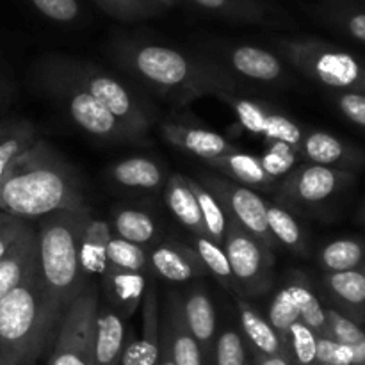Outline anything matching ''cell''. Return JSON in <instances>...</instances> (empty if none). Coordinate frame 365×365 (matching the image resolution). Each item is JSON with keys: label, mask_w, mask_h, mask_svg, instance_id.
<instances>
[{"label": "cell", "mask_w": 365, "mask_h": 365, "mask_svg": "<svg viewBox=\"0 0 365 365\" xmlns=\"http://www.w3.org/2000/svg\"><path fill=\"white\" fill-rule=\"evenodd\" d=\"M86 207L84 185L75 168L45 139L11 163L0 178V212L41 220L57 210Z\"/></svg>", "instance_id": "cell-1"}, {"label": "cell", "mask_w": 365, "mask_h": 365, "mask_svg": "<svg viewBox=\"0 0 365 365\" xmlns=\"http://www.w3.org/2000/svg\"><path fill=\"white\" fill-rule=\"evenodd\" d=\"M127 71L159 95L177 103L220 93H239V82L220 63L187 56L160 45H123L118 52Z\"/></svg>", "instance_id": "cell-2"}, {"label": "cell", "mask_w": 365, "mask_h": 365, "mask_svg": "<svg viewBox=\"0 0 365 365\" xmlns=\"http://www.w3.org/2000/svg\"><path fill=\"white\" fill-rule=\"evenodd\" d=\"M66 310L45 287L39 266L0 302V341L20 365H32L52 349Z\"/></svg>", "instance_id": "cell-3"}, {"label": "cell", "mask_w": 365, "mask_h": 365, "mask_svg": "<svg viewBox=\"0 0 365 365\" xmlns=\"http://www.w3.org/2000/svg\"><path fill=\"white\" fill-rule=\"evenodd\" d=\"M91 217L88 207L57 210L38 220L34 227L39 274L45 287L64 310L89 284L81 266V246Z\"/></svg>", "instance_id": "cell-4"}, {"label": "cell", "mask_w": 365, "mask_h": 365, "mask_svg": "<svg viewBox=\"0 0 365 365\" xmlns=\"http://www.w3.org/2000/svg\"><path fill=\"white\" fill-rule=\"evenodd\" d=\"M282 61L305 77L337 89L365 93V61L319 39H278Z\"/></svg>", "instance_id": "cell-5"}, {"label": "cell", "mask_w": 365, "mask_h": 365, "mask_svg": "<svg viewBox=\"0 0 365 365\" xmlns=\"http://www.w3.org/2000/svg\"><path fill=\"white\" fill-rule=\"evenodd\" d=\"M59 73L70 78L71 82L84 89L86 93L98 100L121 125L145 138L153 123V118L141 100L127 88L121 81L113 75L106 73L93 64L82 63L75 59H64V57H53L48 61Z\"/></svg>", "instance_id": "cell-6"}, {"label": "cell", "mask_w": 365, "mask_h": 365, "mask_svg": "<svg viewBox=\"0 0 365 365\" xmlns=\"http://www.w3.org/2000/svg\"><path fill=\"white\" fill-rule=\"evenodd\" d=\"M41 82L53 100L66 110L75 125L93 138L110 143H138V134L121 125L98 100L64 77L46 61L41 68Z\"/></svg>", "instance_id": "cell-7"}, {"label": "cell", "mask_w": 365, "mask_h": 365, "mask_svg": "<svg viewBox=\"0 0 365 365\" xmlns=\"http://www.w3.org/2000/svg\"><path fill=\"white\" fill-rule=\"evenodd\" d=\"M98 305V289L89 282L64 312L46 365H95L93 344Z\"/></svg>", "instance_id": "cell-8"}, {"label": "cell", "mask_w": 365, "mask_h": 365, "mask_svg": "<svg viewBox=\"0 0 365 365\" xmlns=\"http://www.w3.org/2000/svg\"><path fill=\"white\" fill-rule=\"evenodd\" d=\"M223 248L241 298L248 299L266 294L273 284L274 257L269 250L264 248L253 235L230 217H227Z\"/></svg>", "instance_id": "cell-9"}, {"label": "cell", "mask_w": 365, "mask_h": 365, "mask_svg": "<svg viewBox=\"0 0 365 365\" xmlns=\"http://www.w3.org/2000/svg\"><path fill=\"white\" fill-rule=\"evenodd\" d=\"M198 182L216 196L227 217L241 225L266 250L273 252L277 248V241L273 239L269 227H267L266 200L259 192L241 184H235L228 178L220 177V175L207 173V171L200 175Z\"/></svg>", "instance_id": "cell-10"}, {"label": "cell", "mask_w": 365, "mask_h": 365, "mask_svg": "<svg viewBox=\"0 0 365 365\" xmlns=\"http://www.w3.org/2000/svg\"><path fill=\"white\" fill-rule=\"evenodd\" d=\"M216 98L230 107L237 123L246 132L259 135L266 143H289L299 150L303 134H305L303 128L271 103L248 98L241 93H220Z\"/></svg>", "instance_id": "cell-11"}, {"label": "cell", "mask_w": 365, "mask_h": 365, "mask_svg": "<svg viewBox=\"0 0 365 365\" xmlns=\"http://www.w3.org/2000/svg\"><path fill=\"white\" fill-rule=\"evenodd\" d=\"M349 180L351 177L346 171L305 163L298 164L284 180L278 182L277 191L284 202L317 205L327 202Z\"/></svg>", "instance_id": "cell-12"}, {"label": "cell", "mask_w": 365, "mask_h": 365, "mask_svg": "<svg viewBox=\"0 0 365 365\" xmlns=\"http://www.w3.org/2000/svg\"><path fill=\"white\" fill-rule=\"evenodd\" d=\"M220 63L235 78L241 77L259 84H280L287 78L285 63L269 50L252 45H237L223 50Z\"/></svg>", "instance_id": "cell-13"}, {"label": "cell", "mask_w": 365, "mask_h": 365, "mask_svg": "<svg viewBox=\"0 0 365 365\" xmlns=\"http://www.w3.org/2000/svg\"><path fill=\"white\" fill-rule=\"evenodd\" d=\"M150 273L171 284H187L207 277V269L195 248L175 239H163L148 250Z\"/></svg>", "instance_id": "cell-14"}, {"label": "cell", "mask_w": 365, "mask_h": 365, "mask_svg": "<svg viewBox=\"0 0 365 365\" xmlns=\"http://www.w3.org/2000/svg\"><path fill=\"white\" fill-rule=\"evenodd\" d=\"M160 134H163L164 141L170 143L171 146L192 157H198L203 163L235 150L228 143V139L220 135L217 132L202 127V125L189 123V121L182 120V118L180 120L164 121L160 125Z\"/></svg>", "instance_id": "cell-15"}, {"label": "cell", "mask_w": 365, "mask_h": 365, "mask_svg": "<svg viewBox=\"0 0 365 365\" xmlns=\"http://www.w3.org/2000/svg\"><path fill=\"white\" fill-rule=\"evenodd\" d=\"M160 334L170 344L175 365H203V355L198 342L189 331L182 307V294L171 291L166 305L160 309Z\"/></svg>", "instance_id": "cell-16"}, {"label": "cell", "mask_w": 365, "mask_h": 365, "mask_svg": "<svg viewBox=\"0 0 365 365\" xmlns=\"http://www.w3.org/2000/svg\"><path fill=\"white\" fill-rule=\"evenodd\" d=\"M141 337L125 344L120 365H157L160 353V307L153 285H146L141 303Z\"/></svg>", "instance_id": "cell-17"}, {"label": "cell", "mask_w": 365, "mask_h": 365, "mask_svg": "<svg viewBox=\"0 0 365 365\" xmlns=\"http://www.w3.org/2000/svg\"><path fill=\"white\" fill-rule=\"evenodd\" d=\"M182 307H184L185 324L195 341L198 342L203 360H209L210 356H214V344L217 337L216 309L212 298L203 285H192L182 296Z\"/></svg>", "instance_id": "cell-18"}, {"label": "cell", "mask_w": 365, "mask_h": 365, "mask_svg": "<svg viewBox=\"0 0 365 365\" xmlns=\"http://www.w3.org/2000/svg\"><path fill=\"white\" fill-rule=\"evenodd\" d=\"M38 239L31 223L0 259V302L38 269Z\"/></svg>", "instance_id": "cell-19"}, {"label": "cell", "mask_w": 365, "mask_h": 365, "mask_svg": "<svg viewBox=\"0 0 365 365\" xmlns=\"http://www.w3.org/2000/svg\"><path fill=\"white\" fill-rule=\"evenodd\" d=\"M146 285V274L135 271L107 266L102 273V291L107 305L116 310L123 319L130 317L141 307Z\"/></svg>", "instance_id": "cell-20"}, {"label": "cell", "mask_w": 365, "mask_h": 365, "mask_svg": "<svg viewBox=\"0 0 365 365\" xmlns=\"http://www.w3.org/2000/svg\"><path fill=\"white\" fill-rule=\"evenodd\" d=\"M207 166L210 170H216L225 175V178L241 184L250 189H262V191H274L277 189V182L264 171L262 164H260L259 157L250 155V153L239 152V150H232L230 153L216 157L212 160H207Z\"/></svg>", "instance_id": "cell-21"}, {"label": "cell", "mask_w": 365, "mask_h": 365, "mask_svg": "<svg viewBox=\"0 0 365 365\" xmlns=\"http://www.w3.org/2000/svg\"><path fill=\"white\" fill-rule=\"evenodd\" d=\"M127 341L125 319L109 305H98L95 321V365H120Z\"/></svg>", "instance_id": "cell-22"}, {"label": "cell", "mask_w": 365, "mask_h": 365, "mask_svg": "<svg viewBox=\"0 0 365 365\" xmlns=\"http://www.w3.org/2000/svg\"><path fill=\"white\" fill-rule=\"evenodd\" d=\"M235 305H237L239 310V321H241L242 334L248 339L253 351L269 356H287L289 359L284 339L274 331L269 321L248 299L235 298Z\"/></svg>", "instance_id": "cell-23"}, {"label": "cell", "mask_w": 365, "mask_h": 365, "mask_svg": "<svg viewBox=\"0 0 365 365\" xmlns=\"http://www.w3.org/2000/svg\"><path fill=\"white\" fill-rule=\"evenodd\" d=\"M164 203L170 209L171 216L192 235H205L207 230L203 225L202 212H200L198 202L192 195L191 187L187 185L185 175H171L164 184Z\"/></svg>", "instance_id": "cell-24"}, {"label": "cell", "mask_w": 365, "mask_h": 365, "mask_svg": "<svg viewBox=\"0 0 365 365\" xmlns=\"http://www.w3.org/2000/svg\"><path fill=\"white\" fill-rule=\"evenodd\" d=\"M110 230L114 237L143 246L146 250L163 241V228L155 217L145 210L132 209V207H121L114 212Z\"/></svg>", "instance_id": "cell-25"}, {"label": "cell", "mask_w": 365, "mask_h": 365, "mask_svg": "<svg viewBox=\"0 0 365 365\" xmlns=\"http://www.w3.org/2000/svg\"><path fill=\"white\" fill-rule=\"evenodd\" d=\"M109 175L120 187L134 191H157L164 185V171L159 163L146 157H128L109 168Z\"/></svg>", "instance_id": "cell-26"}, {"label": "cell", "mask_w": 365, "mask_h": 365, "mask_svg": "<svg viewBox=\"0 0 365 365\" xmlns=\"http://www.w3.org/2000/svg\"><path fill=\"white\" fill-rule=\"evenodd\" d=\"M113 239L110 225L103 220L91 217L84 230L81 246V266L86 278L102 277L107 267V250Z\"/></svg>", "instance_id": "cell-27"}, {"label": "cell", "mask_w": 365, "mask_h": 365, "mask_svg": "<svg viewBox=\"0 0 365 365\" xmlns=\"http://www.w3.org/2000/svg\"><path fill=\"white\" fill-rule=\"evenodd\" d=\"M299 157L309 164L328 168L353 160L351 150L341 139L321 130H312L303 134L302 145H299Z\"/></svg>", "instance_id": "cell-28"}, {"label": "cell", "mask_w": 365, "mask_h": 365, "mask_svg": "<svg viewBox=\"0 0 365 365\" xmlns=\"http://www.w3.org/2000/svg\"><path fill=\"white\" fill-rule=\"evenodd\" d=\"M39 139L38 128L32 121L21 118L0 121V178L14 159L31 148Z\"/></svg>", "instance_id": "cell-29"}, {"label": "cell", "mask_w": 365, "mask_h": 365, "mask_svg": "<svg viewBox=\"0 0 365 365\" xmlns=\"http://www.w3.org/2000/svg\"><path fill=\"white\" fill-rule=\"evenodd\" d=\"M266 207L267 227H269V232L274 241H277V245L291 250L296 255H305L307 241L296 217L285 207L278 205V203L266 202Z\"/></svg>", "instance_id": "cell-30"}, {"label": "cell", "mask_w": 365, "mask_h": 365, "mask_svg": "<svg viewBox=\"0 0 365 365\" xmlns=\"http://www.w3.org/2000/svg\"><path fill=\"white\" fill-rule=\"evenodd\" d=\"M192 237H195V252L202 259L207 273L212 274L220 282L221 287H225V291L232 292L235 298H241L237 282H235L234 273H232L230 262H228L223 246L214 242L210 237H205V235H192Z\"/></svg>", "instance_id": "cell-31"}, {"label": "cell", "mask_w": 365, "mask_h": 365, "mask_svg": "<svg viewBox=\"0 0 365 365\" xmlns=\"http://www.w3.org/2000/svg\"><path fill=\"white\" fill-rule=\"evenodd\" d=\"M291 294L292 302H294L296 310H298L299 321L310 328L317 337H327L328 334V321H327V309H323L319 298L316 292L305 284H294L285 285Z\"/></svg>", "instance_id": "cell-32"}, {"label": "cell", "mask_w": 365, "mask_h": 365, "mask_svg": "<svg viewBox=\"0 0 365 365\" xmlns=\"http://www.w3.org/2000/svg\"><path fill=\"white\" fill-rule=\"evenodd\" d=\"M185 180H187V185L191 187L192 195H195L196 202H198L203 225H205L207 230V237H210L214 242L223 246L225 232H227V214H225L223 207L220 205L216 196L209 189L203 187L198 180L189 177H185Z\"/></svg>", "instance_id": "cell-33"}, {"label": "cell", "mask_w": 365, "mask_h": 365, "mask_svg": "<svg viewBox=\"0 0 365 365\" xmlns=\"http://www.w3.org/2000/svg\"><path fill=\"white\" fill-rule=\"evenodd\" d=\"M324 285L346 309L359 310L365 307V277L362 271L351 269L342 273H327Z\"/></svg>", "instance_id": "cell-34"}, {"label": "cell", "mask_w": 365, "mask_h": 365, "mask_svg": "<svg viewBox=\"0 0 365 365\" xmlns=\"http://www.w3.org/2000/svg\"><path fill=\"white\" fill-rule=\"evenodd\" d=\"M362 259L364 246L355 239H339L324 246L319 253V262L327 273L356 269Z\"/></svg>", "instance_id": "cell-35"}, {"label": "cell", "mask_w": 365, "mask_h": 365, "mask_svg": "<svg viewBox=\"0 0 365 365\" xmlns=\"http://www.w3.org/2000/svg\"><path fill=\"white\" fill-rule=\"evenodd\" d=\"M202 9L228 18V20L269 24V14L253 0H192Z\"/></svg>", "instance_id": "cell-36"}, {"label": "cell", "mask_w": 365, "mask_h": 365, "mask_svg": "<svg viewBox=\"0 0 365 365\" xmlns=\"http://www.w3.org/2000/svg\"><path fill=\"white\" fill-rule=\"evenodd\" d=\"M259 160L262 164L264 171L278 184L298 166L302 157H299V150L289 145V143L274 141L267 143L262 155H259Z\"/></svg>", "instance_id": "cell-37"}, {"label": "cell", "mask_w": 365, "mask_h": 365, "mask_svg": "<svg viewBox=\"0 0 365 365\" xmlns=\"http://www.w3.org/2000/svg\"><path fill=\"white\" fill-rule=\"evenodd\" d=\"M107 266L148 274V250L143 248V246L132 245V242L123 241V239H118L113 235V239H110L109 242V250H107Z\"/></svg>", "instance_id": "cell-38"}, {"label": "cell", "mask_w": 365, "mask_h": 365, "mask_svg": "<svg viewBox=\"0 0 365 365\" xmlns=\"http://www.w3.org/2000/svg\"><path fill=\"white\" fill-rule=\"evenodd\" d=\"M289 359L296 365H317V335L302 321L291 324L285 335Z\"/></svg>", "instance_id": "cell-39"}, {"label": "cell", "mask_w": 365, "mask_h": 365, "mask_svg": "<svg viewBox=\"0 0 365 365\" xmlns=\"http://www.w3.org/2000/svg\"><path fill=\"white\" fill-rule=\"evenodd\" d=\"M214 360L216 365H246V344L242 335L234 328H225L217 334L214 344Z\"/></svg>", "instance_id": "cell-40"}, {"label": "cell", "mask_w": 365, "mask_h": 365, "mask_svg": "<svg viewBox=\"0 0 365 365\" xmlns=\"http://www.w3.org/2000/svg\"><path fill=\"white\" fill-rule=\"evenodd\" d=\"M327 321H328V339H334L335 342L349 346L351 349L359 348L365 344V331L351 317L344 316L339 310L328 309L327 310Z\"/></svg>", "instance_id": "cell-41"}, {"label": "cell", "mask_w": 365, "mask_h": 365, "mask_svg": "<svg viewBox=\"0 0 365 365\" xmlns=\"http://www.w3.org/2000/svg\"><path fill=\"white\" fill-rule=\"evenodd\" d=\"M267 321H269V324L274 328V331H277L285 342V335H287L291 324L299 321L298 310H296V305L294 302H292L291 294H289L287 287L280 289V291L274 294L273 302H271L269 305V310H267ZM285 348H287V346H285Z\"/></svg>", "instance_id": "cell-42"}, {"label": "cell", "mask_w": 365, "mask_h": 365, "mask_svg": "<svg viewBox=\"0 0 365 365\" xmlns=\"http://www.w3.org/2000/svg\"><path fill=\"white\" fill-rule=\"evenodd\" d=\"M96 2L109 14L127 21L152 16L157 11L148 0H96Z\"/></svg>", "instance_id": "cell-43"}, {"label": "cell", "mask_w": 365, "mask_h": 365, "mask_svg": "<svg viewBox=\"0 0 365 365\" xmlns=\"http://www.w3.org/2000/svg\"><path fill=\"white\" fill-rule=\"evenodd\" d=\"M31 2L43 16L59 24H70L81 13L77 0H31Z\"/></svg>", "instance_id": "cell-44"}, {"label": "cell", "mask_w": 365, "mask_h": 365, "mask_svg": "<svg viewBox=\"0 0 365 365\" xmlns=\"http://www.w3.org/2000/svg\"><path fill=\"white\" fill-rule=\"evenodd\" d=\"M317 364L355 365V356L349 346L335 342L334 339L317 337Z\"/></svg>", "instance_id": "cell-45"}, {"label": "cell", "mask_w": 365, "mask_h": 365, "mask_svg": "<svg viewBox=\"0 0 365 365\" xmlns=\"http://www.w3.org/2000/svg\"><path fill=\"white\" fill-rule=\"evenodd\" d=\"M335 106L342 113V116L348 118L359 127L365 128V93L355 91H341L335 95Z\"/></svg>", "instance_id": "cell-46"}, {"label": "cell", "mask_w": 365, "mask_h": 365, "mask_svg": "<svg viewBox=\"0 0 365 365\" xmlns=\"http://www.w3.org/2000/svg\"><path fill=\"white\" fill-rule=\"evenodd\" d=\"M27 225L29 221L18 220V217L9 216V214L0 212V259L16 242V239L20 237Z\"/></svg>", "instance_id": "cell-47"}, {"label": "cell", "mask_w": 365, "mask_h": 365, "mask_svg": "<svg viewBox=\"0 0 365 365\" xmlns=\"http://www.w3.org/2000/svg\"><path fill=\"white\" fill-rule=\"evenodd\" d=\"M339 24L346 32L356 41L365 43V11H353V13H342L337 16Z\"/></svg>", "instance_id": "cell-48"}, {"label": "cell", "mask_w": 365, "mask_h": 365, "mask_svg": "<svg viewBox=\"0 0 365 365\" xmlns=\"http://www.w3.org/2000/svg\"><path fill=\"white\" fill-rule=\"evenodd\" d=\"M253 365H292L287 356H269L253 351Z\"/></svg>", "instance_id": "cell-49"}, {"label": "cell", "mask_w": 365, "mask_h": 365, "mask_svg": "<svg viewBox=\"0 0 365 365\" xmlns=\"http://www.w3.org/2000/svg\"><path fill=\"white\" fill-rule=\"evenodd\" d=\"M157 365H175L173 356H171V349L170 344H168L166 337L160 334V353H159V362Z\"/></svg>", "instance_id": "cell-50"}, {"label": "cell", "mask_w": 365, "mask_h": 365, "mask_svg": "<svg viewBox=\"0 0 365 365\" xmlns=\"http://www.w3.org/2000/svg\"><path fill=\"white\" fill-rule=\"evenodd\" d=\"M0 365H20L14 353L2 341H0Z\"/></svg>", "instance_id": "cell-51"}, {"label": "cell", "mask_w": 365, "mask_h": 365, "mask_svg": "<svg viewBox=\"0 0 365 365\" xmlns=\"http://www.w3.org/2000/svg\"><path fill=\"white\" fill-rule=\"evenodd\" d=\"M148 2L152 4V6L157 9V7H159V6H164V7L171 6V4H175V2H177V0H148Z\"/></svg>", "instance_id": "cell-52"}, {"label": "cell", "mask_w": 365, "mask_h": 365, "mask_svg": "<svg viewBox=\"0 0 365 365\" xmlns=\"http://www.w3.org/2000/svg\"><path fill=\"white\" fill-rule=\"evenodd\" d=\"M246 365H253V364H252V362H248V364H246Z\"/></svg>", "instance_id": "cell-53"}, {"label": "cell", "mask_w": 365, "mask_h": 365, "mask_svg": "<svg viewBox=\"0 0 365 365\" xmlns=\"http://www.w3.org/2000/svg\"><path fill=\"white\" fill-rule=\"evenodd\" d=\"M317 365H327V364H317Z\"/></svg>", "instance_id": "cell-54"}, {"label": "cell", "mask_w": 365, "mask_h": 365, "mask_svg": "<svg viewBox=\"0 0 365 365\" xmlns=\"http://www.w3.org/2000/svg\"><path fill=\"white\" fill-rule=\"evenodd\" d=\"M362 273H364V277H365V271H362Z\"/></svg>", "instance_id": "cell-55"}]
</instances>
